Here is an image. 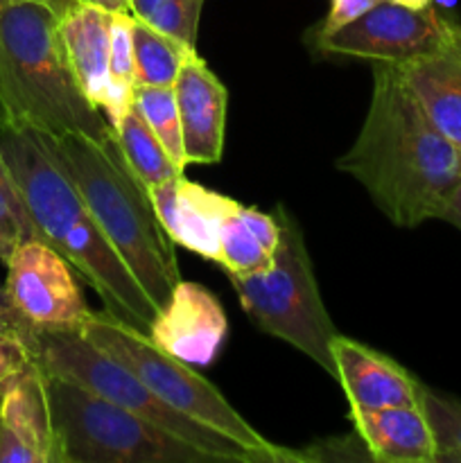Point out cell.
<instances>
[{"label":"cell","instance_id":"30bf717a","mask_svg":"<svg viewBox=\"0 0 461 463\" xmlns=\"http://www.w3.org/2000/svg\"><path fill=\"white\" fill-rule=\"evenodd\" d=\"M450 23L452 16L434 7L409 9L391 0H380L348 25L316 36V43L330 54L405 66L407 61L432 52L443 41Z\"/></svg>","mask_w":461,"mask_h":463},{"label":"cell","instance_id":"2e32d148","mask_svg":"<svg viewBox=\"0 0 461 463\" xmlns=\"http://www.w3.org/2000/svg\"><path fill=\"white\" fill-rule=\"evenodd\" d=\"M400 71L434 125L461 147V23L452 18L441 43Z\"/></svg>","mask_w":461,"mask_h":463},{"label":"cell","instance_id":"277c9868","mask_svg":"<svg viewBox=\"0 0 461 463\" xmlns=\"http://www.w3.org/2000/svg\"><path fill=\"white\" fill-rule=\"evenodd\" d=\"M45 140L111 247L149 301L161 307L181 280L174 242L158 220L149 190L127 165L116 131L104 138L75 134Z\"/></svg>","mask_w":461,"mask_h":463},{"label":"cell","instance_id":"f546056e","mask_svg":"<svg viewBox=\"0 0 461 463\" xmlns=\"http://www.w3.org/2000/svg\"><path fill=\"white\" fill-rule=\"evenodd\" d=\"M18 324H21V321H18V317L14 315L12 306L7 303L5 288H0V335H12V337H18Z\"/></svg>","mask_w":461,"mask_h":463},{"label":"cell","instance_id":"cb8c5ba5","mask_svg":"<svg viewBox=\"0 0 461 463\" xmlns=\"http://www.w3.org/2000/svg\"><path fill=\"white\" fill-rule=\"evenodd\" d=\"M271 260H274V251H269L249 229L242 217V206H240L221 229L217 265L226 269V274H251V271L267 269Z\"/></svg>","mask_w":461,"mask_h":463},{"label":"cell","instance_id":"44dd1931","mask_svg":"<svg viewBox=\"0 0 461 463\" xmlns=\"http://www.w3.org/2000/svg\"><path fill=\"white\" fill-rule=\"evenodd\" d=\"M134 16L129 12L111 14V57H108V93L102 113L113 127L120 122L127 109L134 104L136 68L134 43H131Z\"/></svg>","mask_w":461,"mask_h":463},{"label":"cell","instance_id":"ffe728a7","mask_svg":"<svg viewBox=\"0 0 461 463\" xmlns=\"http://www.w3.org/2000/svg\"><path fill=\"white\" fill-rule=\"evenodd\" d=\"M131 43H134L136 86H174L185 59L197 52V48L181 43L174 36L158 32L156 27L138 18H134Z\"/></svg>","mask_w":461,"mask_h":463},{"label":"cell","instance_id":"5b68a950","mask_svg":"<svg viewBox=\"0 0 461 463\" xmlns=\"http://www.w3.org/2000/svg\"><path fill=\"white\" fill-rule=\"evenodd\" d=\"M81 333L95 346L134 371L163 402L179 410L188 419L229 437L230 441L251 452L258 463H303L301 450H287L267 441L233 410L215 384L194 373L193 364L156 346L143 330L104 310L90 312L81 326Z\"/></svg>","mask_w":461,"mask_h":463},{"label":"cell","instance_id":"9c48e42d","mask_svg":"<svg viewBox=\"0 0 461 463\" xmlns=\"http://www.w3.org/2000/svg\"><path fill=\"white\" fill-rule=\"evenodd\" d=\"M5 265V297L23 324L36 330H81L90 310L61 253L41 240H25Z\"/></svg>","mask_w":461,"mask_h":463},{"label":"cell","instance_id":"d6a6232c","mask_svg":"<svg viewBox=\"0 0 461 463\" xmlns=\"http://www.w3.org/2000/svg\"><path fill=\"white\" fill-rule=\"evenodd\" d=\"M86 5H98L108 12H129V0H80Z\"/></svg>","mask_w":461,"mask_h":463},{"label":"cell","instance_id":"52a82bcc","mask_svg":"<svg viewBox=\"0 0 461 463\" xmlns=\"http://www.w3.org/2000/svg\"><path fill=\"white\" fill-rule=\"evenodd\" d=\"M280 238L267 269L229 274L249 319L271 337L289 344L334 378L330 342L337 335L321 298L301 226L283 206L276 211Z\"/></svg>","mask_w":461,"mask_h":463},{"label":"cell","instance_id":"8fae6325","mask_svg":"<svg viewBox=\"0 0 461 463\" xmlns=\"http://www.w3.org/2000/svg\"><path fill=\"white\" fill-rule=\"evenodd\" d=\"M147 335L170 355L193 366H206L229 335V319L211 289L179 280L170 298L158 307Z\"/></svg>","mask_w":461,"mask_h":463},{"label":"cell","instance_id":"603a6c76","mask_svg":"<svg viewBox=\"0 0 461 463\" xmlns=\"http://www.w3.org/2000/svg\"><path fill=\"white\" fill-rule=\"evenodd\" d=\"M203 0H129V14L181 43L197 48Z\"/></svg>","mask_w":461,"mask_h":463},{"label":"cell","instance_id":"3957f363","mask_svg":"<svg viewBox=\"0 0 461 463\" xmlns=\"http://www.w3.org/2000/svg\"><path fill=\"white\" fill-rule=\"evenodd\" d=\"M59 21L39 3L9 0L0 7V125L50 138H104L111 125L81 93Z\"/></svg>","mask_w":461,"mask_h":463},{"label":"cell","instance_id":"9a60e30c","mask_svg":"<svg viewBox=\"0 0 461 463\" xmlns=\"http://www.w3.org/2000/svg\"><path fill=\"white\" fill-rule=\"evenodd\" d=\"M183 131L185 161L211 165L221 161L229 93L220 77L197 52L190 54L174 81Z\"/></svg>","mask_w":461,"mask_h":463},{"label":"cell","instance_id":"4dcf8cb0","mask_svg":"<svg viewBox=\"0 0 461 463\" xmlns=\"http://www.w3.org/2000/svg\"><path fill=\"white\" fill-rule=\"evenodd\" d=\"M21 244V240L7 229V226L0 224V260L7 262L12 258V253L16 251V247Z\"/></svg>","mask_w":461,"mask_h":463},{"label":"cell","instance_id":"4316f807","mask_svg":"<svg viewBox=\"0 0 461 463\" xmlns=\"http://www.w3.org/2000/svg\"><path fill=\"white\" fill-rule=\"evenodd\" d=\"M378 3L380 0H330L328 16L321 23V30L316 32V36H325L330 34V32L339 30V27L348 25V23L360 18L362 14H366Z\"/></svg>","mask_w":461,"mask_h":463},{"label":"cell","instance_id":"5bb4252c","mask_svg":"<svg viewBox=\"0 0 461 463\" xmlns=\"http://www.w3.org/2000/svg\"><path fill=\"white\" fill-rule=\"evenodd\" d=\"M330 353L337 371L334 380L342 384L351 410L420 405L423 383L384 353L339 333L330 342Z\"/></svg>","mask_w":461,"mask_h":463},{"label":"cell","instance_id":"836d02e7","mask_svg":"<svg viewBox=\"0 0 461 463\" xmlns=\"http://www.w3.org/2000/svg\"><path fill=\"white\" fill-rule=\"evenodd\" d=\"M391 3L402 5V7H409V9H428V7H432V0H391Z\"/></svg>","mask_w":461,"mask_h":463},{"label":"cell","instance_id":"1f68e13d","mask_svg":"<svg viewBox=\"0 0 461 463\" xmlns=\"http://www.w3.org/2000/svg\"><path fill=\"white\" fill-rule=\"evenodd\" d=\"M25 3H39V5H43V7H48V9H52L54 14H57L59 18H63L66 16V14H71L72 9L75 7H80V0H25Z\"/></svg>","mask_w":461,"mask_h":463},{"label":"cell","instance_id":"e575fe53","mask_svg":"<svg viewBox=\"0 0 461 463\" xmlns=\"http://www.w3.org/2000/svg\"><path fill=\"white\" fill-rule=\"evenodd\" d=\"M9 3V0H0V7H3V5H7Z\"/></svg>","mask_w":461,"mask_h":463},{"label":"cell","instance_id":"e0dca14e","mask_svg":"<svg viewBox=\"0 0 461 463\" xmlns=\"http://www.w3.org/2000/svg\"><path fill=\"white\" fill-rule=\"evenodd\" d=\"M357 437L378 463H437V441L419 407L351 410Z\"/></svg>","mask_w":461,"mask_h":463},{"label":"cell","instance_id":"d6986e66","mask_svg":"<svg viewBox=\"0 0 461 463\" xmlns=\"http://www.w3.org/2000/svg\"><path fill=\"white\" fill-rule=\"evenodd\" d=\"M113 131H116L118 145H120L127 165L147 190L172 179V176L183 175V170L172 161L158 136L147 125L136 102L127 109L120 122L113 127Z\"/></svg>","mask_w":461,"mask_h":463},{"label":"cell","instance_id":"7c38bea8","mask_svg":"<svg viewBox=\"0 0 461 463\" xmlns=\"http://www.w3.org/2000/svg\"><path fill=\"white\" fill-rule=\"evenodd\" d=\"M0 463H57L48 384L34 360L0 387Z\"/></svg>","mask_w":461,"mask_h":463},{"label":"cell","instance_id":"83f0119b","mask_svg":"<svg viewBox=\"0 0 461 463\" xmlns=\"http://www.w3.org/2000/svg\"><path fill=\"white\" fill-rule=\"evenodd\" d=\"M32 355L27 351L25 342L12 335H0V387L7 383L12 375L25 369L30 364Z\"/></svg>","mask_w":461,"mask_h":463},{"label":"cell","instance_id":"4fadbf2b","mask_svg":"<svg viewBox=\"0 0 461 463\" xmlns=\"http://www.w3.org/2000/svg\"><path fill=\"white\" fill-rule=\"evenodd\" d=\"M149 197L172 242L217 262L221 229L242 203L183 175L149 188Z\"/></svg>","mask_w":461,"mask_h":463},{"label":"cell","instance_id":"7a4b0ae2","mask_svg":"<svg viewBox=\"0 0 461 463\" xmlns=\"http://www.w3.org/2000/svg\"><path fill=\"white\" fill-rule=\"evenodd\" d=\"M0 149L41 240L61 253L104 301V310L149 333L158 307L86 208L43 134L0 125Z\"/></svg>","mask_w":461,"mask_h":463},{"label":"cell","instance_id":"ba28073f","mask_svg":"<svg viewBox=\"0 0 461 463\" xmlns=\"http://www.w3.org/2000/svg\"><path fill=\"white\" fill-rule=\"evenodd\" d=\"M57 463H220L143 416L45 373Z\"/></svg>","mask_w":461,"mask_h":463},{"label":"cell","instance_id":"484cf974","mask_svg":"<svg viewBox=\"0 0 461 463\" xmlns=\"http://www.w3.org/2000/svg\"><path fill=\"white\" fill-rule=\"evenodd\" d=\"M0 224L7 226L21 242L25 240H41L39 229L32 220L30 211L25 206L21 190H18L16 179L9 170L5 154L0 149ZM43 242V240H41Z\"/></svg>","mask_w":461,"mask_h":463},{"label":"cell","instance_id":"8992f818","mask_svg":"<svg viewBox=\"0 0 461 463\" xmlns=\"http://www.w3.org/2000/svg\"><path fill=\"white\" fill-rule=\"evenodd\" d=\"M18 337L25 342L32 360L43 369V373L80 384L143 416L149 423L212 455L220 463H258L251 452L229 437L163 402L134 371L95 346L81 330H36L21 321Z\"/></svg>","mask_w":461,"mask_h":463},{"label":"cell","instance_id":"d4e9b609","mask_svg":"<svg viewBox=\"0 0 461 463\" xmlns=\"http://www.w3.org/2000/svg\"><path fill=\"white\" fill-rule=\"evenodd\" d=\"M420 410L437 441V463H461V401L434 389H420Z\"/></svg>","mask_w":461,"mask_h":463},{"label":"cell","instance_id":"ac0fdd59","mask_svg":"<svg viewBox=\"0 0 461 463\" xmlns=\"http://www.w3.org/2000/svg\"><path fill=\"white\" fill-rule=\"evenodd\" d=\"M111 14L98 5L81 3L59 21L68 63L81 93L102 111L108 93Z\"/></svg>","mask_w":461,"mask_h":463},{"label":"cell","instance_id":"f1b7e54d","mask_svg":"<svg viewBox=\"0 0 461 463\" xmlns=\"http://www.w3.org/2000/svg\"><path fill=\"white\" fill-rule=\"evenodd\" d=\"M438 220L447 222V224L456 226V229L461 231V181L455 185V190L450 193L447 202L443 203Z\"/></svg>","mask_w":461,"mask_h":463},{"label":"cell","instance_id":"6da1fadb","mask_svg":"<svg viewBox=\"0 0 461 463\" xmlns=\"http://www.w3.org/2000/svg\"><path fill=\"white\" fill-rule=\"evenodd\" d=\"M391 224L438 220L461 181V147L420 107L400 66L375 63L369 111L355 143L337 161Z\"/></svg>","mask_w":461,"mask_h":463},{"label":"cell","instance_id":"7402d4cb","mask_svg":"<svg viewBox=\"0 0 461 463\" xmlns=\"http://www.w3.org/2000/svg\"><path fill=\"white\" fill-rule=\"evenodd\" d=\"M134 102L145 116L147 125L152 127L154 134L158 136L163 147L167 149L172 161L181 170H185L188 161H185L183 152V131H181L174 86H136Z\"/></svg>","mask_w":461,"mask_h":463}]
</instances>
